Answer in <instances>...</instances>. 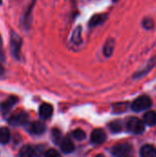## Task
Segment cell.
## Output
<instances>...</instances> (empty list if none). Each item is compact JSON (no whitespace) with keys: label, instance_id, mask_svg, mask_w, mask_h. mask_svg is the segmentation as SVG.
I'll list each match as a JSON object with an SVG mask.
<instances>
[{"label":"cell","instance_id":"cell-1","mask_svg":"<svg viewBox=\"0 0 156 157\" xmlns=\"http://www.w3.org/2000/svg\"><path fill=\"white\" fill-rule=\"evenodd\" d=\"M21 45H22L21 38L17 34L12 32L11 37H10V50H11L13 56L17 59H19V57H20Z\"/></svg>","mask_w":156,"mask_h":157},{"label":"cell","instance_id":"cell-2","mask_svg":"<svg viewBox=\"0 0 156 157\" xmlns=\"http://www.w3.org/2000/svg\"><path fill=\"white\" fill-rule=\"evenodd\" d=\"M127 128L128 131L135 133V134H140L144 132V125L143 121L135 117H131L127 121Z\"/></svg>","mask_w":156,"mask_h":157},{"label":"cell","instance_id":"cell-3","mask_svg":"<svg viewBox=\"0 0 156 157\" xmlns=\"http://www.w3.org/2000/svg\"><path fill=\"white\" fill-rule=\"evenodd\" d=\"M152 105V101L149 97L147 96H142L136 98L132 104H131V109L134 111H142L148 108H150Z\"/></svg>","mask_w":156,"mask_h":157},{"label":"cell","instance_id":"cell-4","mask_svg":"<svg viewBox=\"0 0 156 157\" xmlns=\"http://www.w3.org/2000/svg\"><path fill=\"white\" fill-rule=\"evenodd\" d=\"M28 121H29L28 114L25 112H20L10 116L7 120V122L12 126H21L26 124Z\"/></svg>","mask_w":156,"mask_h":157},{"label":"cell","instance_id":"cell-5","mask_svg":"<svg viewBox=\"0 0 156 157\" xmlns=\"http://www.w3.org/2000/svg\"><path fill=\"white\" fill-rule=\"evenodd\" d=\"M132 150V146L130 144H121L115 145L111 149V154L115 156H126Z\"/></svg>","mask_w":156,"mask_h":157},{"label":"cell","instance_id":"cell-6","mask_svg":"<svg viewBox=\"0 0 156 157\" xmlns=\"http://www.w3.org/2000/svg\"><path fill=\"white\" fill-rule=\"evenodd\" d=\"M107 139V134L102 129H97L91 133V142L95 144H100Z\"/></svg>","mask_w":156,"mask_h":157},{"label":"cell","instance_id":"cell-7","mask_svg":"<svg viewBox=\"0 0 156 157\" xmlns=\"http://www.w3.org/2000/svg\"><path fill=\"white\" fill-rule=\"evenodd\" d=\"M46 131V126L42 121H33L29 126V132L32 134L40 135Z\"/></svg>","mask_w":156,"mask_h":157},{"label":"cell","instance_id":"cell-8","mask_svg":"<svg viewBox=\"0 0 156 157\" xmlns=\"http://www.w3.org/2000/svg\"><path fill=\"white\" fill-rule=\"evenodd\" d=\"M17 101H18V99H17V97H13V96L12 97H9L6 101L2 102L0 104V109H1V111L4 114H6V112H8L17 103Z\"/></svg>","mask_w":156,"mask_h":157},{"label":"cell","instance_id":"cell-9","mask_svg":"<svg viewBox=\"0 0 156 157\" xmlns=\"http://www.w3.org/2000/svg\"><path fill=\"white\" fill-rule=\"evenodd\" d=\"M52 111H53V108H52V106L51 104L43 103L40 107L39 114H40V117L41 119L46 120V119H49L52 115Z\"/></svg>","mask_w":156,"mask_h":157},{"label":"cell","instance_id":"cell-10","mask_svg":"<svg viewBox=\"0 0 156 157\" xmlns=\"http://www.w3.org/2000/svg\"><path fill=\"white\" fill-rule=\"evenodd\" d=\"M59 144H60L61 150L63 153H65V154L73 153L74 150V145L73 142L69 138H63V139H62L60 141Z\"/></svg>","mask_w":156,"mask_h":157},{"label":"cell","instance_id":"cell-11","mask_svg":"<svg viewBox=\"0 0 156 157\" xmlns=\"http://www.w3.org/2000/svg\"><path fill=\"white\" fill-rule=\"evenodd\" d=\"M35 5V0H32L31 4L29 5L28 10L26 11V13L23 16V25L26 28H29L30 23H31V13H32V8Z\"/></svg>","mask_w":156,"mask_h":157},{"label":"cell","instance_id":"cell-12","mask_svg":"<svg viewBox=\"0 0 156 157\" xmlns=\"http://www.w3.org/2000/svg\"><path fill=\"white\" fill-rule=\"evenodd\" d=\"M141 155L143 157H156V148L153 145L146 144L142 147Z\"/></svg>","mask_w":156,"mask_h":157},{"label":"cell","instance_id":"cell-13","mask_svg":"<svg viewBox=\"0 0 156 157\" xmlns=\"http://www.w3.org/2000/svg\"><path fill=\"white\" fill-rule=\"evenodd\" d=\"M107 18V16L105 14H99V15H95L92 17V18L89 21V26L90 27H96L97 25L102 24Z\"/></svg>","mask_w":156,"mask_h":157},{"label":"cell","instance_id":"cell-14","mask_svg":"<svg viewBox=\"0 0 156 157\" xmlns=\"http://www.w3.org/2000/svg\"><path fill=\"white\" fill-rule=\"evenodd\" d=\"M144 122L149 126H154L156 124V113L154 111H148L143 116Z\"/></svg>","mask_w":156,"mask_h":157},{"label":"cell","instance_id":"cell-15","mask_svg":"<svg viewBox=\"0 0 156 157\" xmlns=\"http://www.w3.org/2000/svg\"><path fill=\"white\" fill-rule=\"evenodd\" d=\"M18 155L20 156H33V155H36V150L34 147H32L30 145H25L21 148Z\"/></svg>","mask_w":156,"mask_h":157},{"label":"cell","instance_id":"cell-16","mask_svg":"<svg viewBox=\"0 0 156 157\" xmlns=\"http://www.w3.org/2000/svg\"><path fill=\"white\" fill-rule=\"evenodd\" d=\"M10 140V132L7 128L2 127L0 128V143L6 144Z\"/></svg>","mask_w":156,"mask_h":157},{"label":"cell","instance_id":"cell-17","mask_svg":"<svg viewBox=\"0 0 156 157\" xmlns=\"http://www.w3.org/2000/svg\"><path fill=\"white\" fill-rule=\"evenodd\" d=\"M114 47H115V42H114V40H108L107 43H106L105 46H104V49H103V52H104L105 56L109 57V56L113 53Z\"/></svg>","mask_w":156,"mask_h":157},{"label":"cell","instance_id":"cell-18","mask_svg":"<svg viewBox=\"0 0 156 157\" xmlns=\"http://www.w3.org/2000/svg\"><path fill=\"white\" fill-rule=\"evenodd\" d=\"M81 32H82V30H81V27H80V26L77 27V28L74 29V34H73V37H72V41H73L74 43H75V44L81 43V41H82Z\"/></svg>","mask_w":156,"mask_h":157},{"label":"cell","instance_id":"cell-19","mask_svg":"<svg viewBox=\"0 0 156 157\" xmlns=\"http://www.w3.org/2000/svg\"><path fill=\"white\" fill-rule=\"evenodd\" d=\"M72 135H73V137H74V139H76L77 141L85 140L86 137V132H85L83 130H81V129H77V130L74 131V132H72Z\"/></svg>","mask_w":156,"mask_h":157},{"label":"cell","instance_id":"cell-20","mask_svg":"<svg viewBox=\"0 0 156 157\" xmlns=\"http://www.w3.org/2000/svg\"><path fill=\"white\" fill-rule=\"evenodd\" d=\"M51 134H52V139H53V141H54L56 144H59V143H60V141L62 140L61 132L55 129V130H53V131H52Z\"/></svg>","mask_w":156,"mask_h":157},{"label":"cell","instance_id":"cell-21","mask_svg":"<svg viewBox=\"0 0 156 157\" xmlns=\"http://www.w3.org/2000/svg\"><path fill=\"white\" fill-rule=\"evenodd\" d=\"M109 127H110V130H111L112 132H119L121 131V125H120V123L119 121H114V122H112V123L109 125Z\"/></svg>","mask_w":156,"mask_h":157},{"label":"cell","instance_id":"cell-22","mask_svg":"<svg viewBox=\"0 0 156 157\" xmlns=\"http://www.w3.org/2000/svg\"><path fill=\"white\" fill-rule=\"evenodd\" d=\"M45 155L48 157H58L60 156V153L55 149H49L45 153Z\"/></svg>","mask_w":156,"mask_h":157},{"label":"cell","instance_id":"cell-23","mask_svg":"<svg viewBox=\"0 0 156 157\" xmlns=\"http://www.w3.org/2000/svg\"><path fill=\"white\" fill-rule=\"evenodd\" d=\"M153 24H154V22L151 18H145L143 20V27H145L146 29H152L154 26Z\"/></svg>","mask_w":156,"mask_h":157},{"label":"cell","instance_id":"cell-24","mask_svg":"<svg viewBox=\"0 0 156 157\" xmlns=\"http://www.w3.org/2000/svg\"><path fill=\"white\" fill-rule=\"evenodd\" d=\"M3 74H4V67H3V65L0 63V76H1Z\"/></svg>","mask_w":156,"mask_h":157},{"label":"cell","instance_id":"cell-25","mask_svg":"<svg viewBox=\"0 0 156 157\" xmlns=\"http://www.w3.org/2000/svg\"><path fill=\"white\" fill-rule=\"evenodd\" d=\"M1 45H2V38L0 36V48H1Z\"/></svg>","mask_w":156,"mask_h":157},{"label":"cell","instance_id":"cell-26","mask_svg":"<svg viewBox=\"0 0 156 157\" xmlns=\"http://www.w3.org/2000/svg\"><path fill=\"white\" fill-rule=\"evenodd\" d=\"M1 1H2V0H0V4H1Z\"/></svg>","mask_w":156,"mask_h":157},{"label":"cell","instance_id":"cell-27","mask_svg":"<svg viewBox=\"0 0 156 157\" xmlns=\"http://www.w3.org/2000/svg\"><path fill=\"white\" fill-rule=\"evenodd\" d=\"M113 1H117V0H113Z\"/></svg>","mask_w":156,"mask_h":157}]
</instances>
